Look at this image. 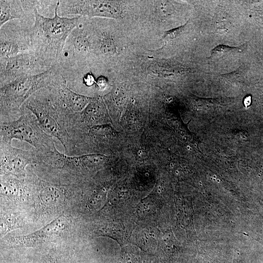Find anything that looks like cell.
<instances>
[{
    "label": "cell",
    "instance_id": "6da1fadb",
    "mask_svg": "<svg viewBox=\"0 0 263 263\" xmlns=\"http://www.w3.org/2000/svg\"><path fill=\"white\" fill-rule=\"evenodd\" d=\"M58 5L57 0L55 15L50 18L41 15L36 8L31 29L32 52L50 67L58 64L67 38L82 18L59 16Z\"/></svg>",
    "mask_w": 263,
    "mask_h": 263
},
{
    "label": "cell",
    "instance_id": "7a4b0ae2",
    "mask_svg": "<svg viewBox=\"0 0 263 263\" xmlns=\"http://www.w3.org/2000/svg\"><path fill=\"white\" fill-rule=\"evenodd\" d=\"M22 106L34 115L41 129L65 148L75 113L65 108L48 87L35 92Z\"/></svg>",
    "mask_w": 263,
    "mask_h": 263
},
{
    "label": "cell",
    "instance_id": "3957f363",
    "mask_svg": "<svg viewBox=\"0 0 263 263\" xmlns=\"http://www.w3.org/2000/svg\"><path fill=\"white\" fill-rule=\"evenodd\" d=\"M59 71L57 64L44 73L19 77L0 87V123L19 118L25 102L38 90L50 86Z\"/></svg>",
    "mask_w": 263,
    "mask_h": 263
},
{
    "label": "cell",
    "instance_id": "277c9868",
    "mask_svg": "<svg viewBox=\"0 0 263 263\" xmlns=\"http://www.w3.org/2000/svg\"><path fill=\"white\" fill-rule=\"evenodd\" d=\"M17 119L0 123V143L12 144L13 139L29 143L38 152L46 153L56 148L54 137L45 132L37 118L23 106Z\"/></svg>",
    "mask_w": 263,
    "mask_h": 263
},
{
    "label": "cell",
    "instance_id": "5b68a950",
    "mask_svg": "<svg viewBox=\"0 0 263 263\" xmlns=\"http://www.w3.org/2000/svg\"><path fill=\"white\" fill-rule=\"evenodd\" d=\"M82 17L67 38L58 64L67 68L90 60L93 54V34L90 21Z\"/></svg>",
    "mask_w": 263,
    "mask_h": 263
},
{
    "label": "cell",
    "instance_id": "8992f818",
    "mask_svg": "<svg viewBox=\"0 0 263 263\" xmlns=\"http://www.w3.org/2000/svg\"><path fill=\"white\" fill-rule=\"evenodd\" d=\"M32 26L24 21L15 19L1 26L0 29V58L32 52L31 41Z\"/></svg>",
    "mask_w": 263,
    "mask_h": 263
},
{
    "label": "cell",
    "instance_id": "52a82bcc",
    "mask_svg": "<svg viewBox=\"0 0 263 263\" xmlns=\"http://www.w3.org/2000/svg\"><path fill=\"white\" fill-rule=\"evenodd\" d=\"M51 68L32 52L0 58V87L19 77L39 74Z\"/></svg>",
    "mask_w": 263,
    "mask_h": 263
},
{
    "label": "cell",
    "instance_id": "ba28073f",
    "mask_svg": "<svg viewBox=\"0 0 263 263\" xmlns=\"http://www.w3.org/2000/svg\"><path fill=\"white\" fill-rule=\"evenodd\" d=\"M119 3L111 0H59L57 13L60 17L70 15L85 17L117 18Z\"/></svg>",
    "mask_w": 263,
    "mask_h": 263
},
{
    "label": "cell",
    "instance_id": "9c48e42d",
    "mask_svg": "<svg viewBox=\"0 0 263 263\" xmlns=\"http://www.w3.org/2000/svg\"><path fill=\"white\" fill-rule=\"evenodd\" d=\"M0 162L1 174L21 178L25 175L27 166L37 164V152L35 149L24 150L0 143Z\"/></svg>",
    "mask_w": 263,
    "mask_h": 263
},
{
    "label": "cell",
    "instance_id": "30bf717a",
    "mask_svg": "<svg viewBox=\"0 0 263 263\" xmlns=\"http://www.w3.org/2000/svg\"><path fill=\"white\" fill-rule=\"evenodd\" d=\"M36 8V0H0V27L15 19L33 25Z\"/></svg>",
    "mask_w": 263,
    "mask_h": 263
},
{
    "label": "cell",
    "instance_id": "8fae6325",
    "mask_svg": "<svg viewBox=\"0 0 263 263\" xmlns=\"http://www.w3.org/2000/svg\"><path fill=\"white\" fill-rule=\"evenodd\" d=\"M68 221L59 216L40 229L31 234L13 238L10 242L14 245H33L57 235L67 227Z\"/></svg>",
    "mask_w": 263,
    "mask_h": 263
},
{
    "label": "cell",
    "instance_id": "7c38bea8",
    "mask_svg": "<svg viewBox=\"0 0 263 263\" xmlns=\"http://www.w3.org/2000/svg\"><path fill=\"white\" fill-rule=\"evenodd\" d=\"M40 197L45 203L53 204L63 196L62 189L57 186L43 183L39 184Z\"/></svg>",
    "mask_w": 263,
    "mask_h": 263
},
{
    "label": "cell",
    "instance_id": "4fadbf2b",
    "mask_svg": "<svg viewBox=\"0 0 263 263\" xmlns=\"http://www.w3.org/2000/svg\"><path fill=\"white\" fill-rule=\"evenodd\" d=\"M245 46V44H244L238 47H231L226 45H218L210 51L209 58L218 59L225 56L236 55L242 53Z\"/></svg>",
    "mask_w": 263,
    "mask_h": 263
},
{
    "label": "cell",
    "instance_id": "5bb4252c",
    "mask_svg": "<svg viewBox=\"0 0 263 263\" xmlns=\"http://www.w3.org/2000/svg\"><path fill=\"white\" fill-rule=\"evenodd\" d=\"M186 24L178 28L166 32L163 37L165 42L169 43L178 38L184 30Z\"/></svg>",
    "mask_w": 263,
    "mask_h": 263
}]
</instances>
